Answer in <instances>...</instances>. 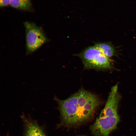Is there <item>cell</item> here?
I'll list each match as a JSON object with an SVG mask.
<instances>
[{"label":"cell","instance_id":"cell-1","mask_svg":"<svg viewBox=\"0 0 136 136\" xmlns=\"http://www.w3.org/2000/svg\"><path fill=\"white\" fill-rule=\"evenodd\" d=\"M62 122L66 125H77L88 120L100 104L95 94L82 89L64 100L56 98Z\"/></svg>","mask_w":136,"mask_h":136},{"label":"cell","instance_id":"cell-2","mask_svg":"<svg viewBox=\"0 0 136 136\" xmlns=\"http://www.w3.org/2000/svg\"><path fill=\"white\" fill-rule=\"evenodd\" d=\"M77 55L81 59L86 69H105L111 65L110 57L102 53L94 45L87 47Z\"/></svg>","mask_w":136,"mask_h":136},{"label":"cell","instance_id":"cell-3","mask_svg":"<svg viewBox=\"0 0 136 136\" xmlns=\"http://www.w3.org/2000/svg\"><path fill=\"white\" fill-rule=\"evenodd\" d=\"M25 28L26 54L32 53L39 48L49 39L43 29L34 23L26 21L24 23Z\"/></svg>","mask_w":136,"mask_h":136},{"label":"cell","instance_id":"cell-4","mask_svg":"<svg viewBox=\"0 0 136 136\" xmlns=\"http://www.w3.org/2000/svg\"><path fill=\"white\" fill-rule=\"evenodd\" d=\"M118 89L117 84L112 88L104 108V109L108 111L115 113H117L118 105L120 98Z\"/></svg>","mask_w":136,"mask_h":136},{"label":"cell","instance_id":"cell-5","mask_svg":"<svg viewBox=\"0 0 136 136\" xmlns=\"http://www.w3.org/2000/svg\"><path fill=\"white\" fill-rule=\"evenodd\" d=\"M25 136H46L42 129L36 123L24 119Z\"/></svg>","mask_w":136,"mask_h":136},{"label":"cell","instance_id":"cell-6","mask_svg":"<svg viewBox=\"0 0 136 136\" xmlns=\"http://www.w3.org/2000/svg\"><path fill=\"white\" fill-rule=\"evenodd\" d=\"M103 54L110 57L115 53L113 48L109 44L105 43H97L94 45Z\"/></svg>","mask_w":136,"mask_h":136},{"label":"cell","instance_id":"cell-7","mask_svg":"<svg viewBox=\"0 0 136 136\" xmlns=\"http://www.w3.org/2000/svg\"><path fill=\"white\" fill-rule=\"evenodd\" d=\"M10 5L15 8L26 10L30 9L31 4L30 0H10Z\"/></svg>","mask_w":136,"mask_h":136},{"label":"cell","instance_id":"cell-8","mask_svg":"<svg viewBox=\"0 0 136 136\" xmlns=\"http://www.w3.org/2000/svg\"><path fill=\"white\" fill-rule=\"evenodd\" d=\"M10 0H0V6L1 7L7 6L10 5Z\"/></svg>","mask_w":136,"mask_h":136}]
</instances>
